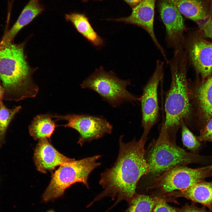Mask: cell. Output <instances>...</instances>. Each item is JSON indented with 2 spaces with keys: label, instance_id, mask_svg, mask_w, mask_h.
<instances>
[{
  "label": "cell",
  "instance_id": "24",
  "mask_svg": "<svg viewBox=\"0 0 212 212\" xmlns=\"http://www.w3.org/2000/svg\"><path fill=\"white\" fill-rule=\"evenodd\" d=\"M173 200L170 198L163 197L156 204L153 212H179V209L172 207L166 201Z\"/></svg>",
  "mask_w": 212,
  "mask_h": 212
},
{
  "label": "cell",
  "instance_id": "26",
  "mask_svg": "<svg viewBox=\"0 0 212 212\" xmlns=\"http://www.w3.org/2000/svg\"><path fill=\"white\" fill-rule=\"evenodd\" d=\"M201 28L205 36L212 40V19L209 17L202 25Z\"/></svg>",
  "mask_w": 212,
  "mask_h": 212
},
{
  "label": "cell",
  "instance_id": "19",
  "mask_svg": "<svg viewBox=\"0 0 212 212\" xmlns=\"http://www.w3.org/2000/svg\"><path fill=\"white\" fill-rule=\"evenodd\" d=\"M49 113L36 116L29 126L30 135L35 140L50 138L57 127Z\"/></svg>",
  "mask_w": 212,
  "mask_h": 212
},
{
  "label": "cell",
  "instance_id": "9",
  "mask_svg": "<svg viewBox=\"0 0 212 212\" xmlns=\"http://www.w3.org/2000/svg\"><path fill=\"white\" fill-rule=\"evenodd\" d=\"M56 121L64 120L67 123L62 126L77 130L80 134L77 143L82 146L85 142L98 139L111 134L113 127L105 118L86 114H68L60 115L49 113Z\"/></svg>",
  "mask_w": 212,
  "mask_h": 212
},
{
  "label": "cell",
  "instance_id": "6",
  "mask_svg": "<svg viewBox=\"0 0 212 212\" xmlns=\"http://www.w3.org/2000/svg\"><path fill=\"white\" fill-rule=\"evenodd\" d=\"M130 85V80H121L113 72H106L102 67H100L80 86L82 88H87L95 92L103 101L116 107L125 102L140 101V97L133 95L127 90V86Z\"/></svg>",
  "mask_w": 212,
  "mask_h": 212
},
{
  "label": "cell",
  "instance_id": "20",
  "mask_svg": "<svg viewBox=\"0 0 212 212\" xmlns=\"http://www.w3.org/2000/svg\"><path fill=\"white\" fill-rule=\"evenodd\" d=\"M163 197L136 194L128 202L124 212H153L156 203Z\"/></svg>",
  "mask_w": 212,
  "mask_h": 212
},
{
  "label": "cell",
  "instance_id": "22",
  "mask_svg": "<svg viewBox=\"0 0 212 212\" xmlns=\"http://www.w3.org/2000/svg\"><path fill=\"white\" fill-rule=\"evenodd\" d=\"M182 139L183 145L191 151L195 152L200 148V141L183 121L181 124Z\"/></svg>",
  "mask_w": 212,
  "mask_h": 212
},
{
  "label": "cell",
  "instance_id": "3",
  "mask_svg": "<svg viewBox=\"0 0 212 212\" xmlns=\"http://www.w3.org/2000/svg\"><path fill=\"white\" fill-rule=\"evenodd\" d=\"M24 45L11 42L0 45V79L4 100L18 101L34 97L39 91L33 78L38 68L29 65L24 53Z\"/></svg>",
  "mask_w": 212,
  "mask_h": 212
},
{
  "label": "cell",
  "instance_id": "21",
  "mask_svg": "<svg viewBox=\"0 0 212 212\" xmlns=\"http://www.w3.org/2000/svg\"><path fill=\"white\" fill-rule=\"evenodd\" d=\"M21 108L19 105L9 109L2 100H0V148L5 143L6 132L10 122Z\"/></svg>",
  "mask_w": 212,
  "mask_h": 212
},
{
  "label": "cell",
  "instance_id": "15",
  "mask_svg": "<svg viewBox=\"0 0 212 212\" xmlns=\"http://www.w3.org/2000/svg\"><path fill=\"white\" fill-rule=\"evenodd\" d=\"M170 198L183 197L207 207L212 211V181H204L187 188L172 192L165 196Z\"/></svg>",
  "mask_w": 212,
  "mask_h": 212
},
{
  "label": "cell",
  "instance_id": "31",
  "mask_svg": "<svg viewBox=\"0 0 212 212\" xmlns=\"http://www.w3.org/2000/svg\"><path fill=\"white\" fill-rule=\"evenodd\" d=\"M81 0L83 2H86L87 1L89 0ZM94 0L102 1L103 0Z\"/></svg>",
  "mask_w": 212,
  "mask_h": 212
},
{
  "label": "cell",
  "instance_id": "2",
  "mask_svg": "<svg viewBox=\"0 0 212 212\" xmlns=\"http://www.w3.org/2000/svg\"><path fill=\"white\" fill-rule=\"evenodd\" d=\"M187 64L186 52L181 48L174 51L168 64L171 80L170 88L165 93V117L163 121L170 140L175 144L182 122L190 125L193 116L189 97Z\"/></svg>",
  "mask_w": 212,
  "mask_h": 212
},
{
  "label": "cell",
  "instance_id": "23",
  "mask_svg": "<svg viewBox=\"0 0 212 212\" xmlns=\"http://www.w3.org/2000/svg\"><path fill=\"white\" fill-rule=\"evenodd\" d=\"M197 138L200 141L212 143V117L205 124Z\"/></svg>",
  "mask_w": 212,
  "mask_h": 212
},
{
  "label": "cell",
  "instance_id": "13",
  "mask_svg": "<svg viewBox=\"0 0 212 212\" xmlns=\"http://www.w3.org/2000/svg\"><path fill=\"white\" fill-rule=\"evenodd\" d=\"M188 87L193 116L196 111L205 124L212 117V74L201 84L188 82Z\"/></svg>",
  "mask_w": 212,
  "mask_h": 212
},
{
  "label": "cell",
  "instance_id": "12",
  "mask_svg": "<svg viewBox=\"0 0 212 212\" xmlns=\"http://www.w3.org/2000/svg\"><path fill=\"white\" fill-rule=\"evenodd\" d=\"M156 0H142L132 9L129 16L108 20L122 22L127 24L136 25L145 30L149 34L155 45L165 59H167L166 53L156 37L154 29L155 4Z\"/></svg>",
  "mask_w": 212,
  "mask_h": 212
},
{
  "label": "cell",
  "instance_id": "30",
  "mask_svg": "<svg viewBox=\"0 0 212 212\" xmlns=\"http://www.w3.org/2000/svg\"><path fill=\"white\" fill-rule=\"evenodd\" d=\"M203 168L212 169V165L203 167Z\"/></svg>",
  "mask_w": 212,
  "mask_h": 212
},
{
  "label": "cell",
  "instance_id": "5",
  "mask_svg": "<svg viewBox=\"0 0 212 212\" xmlns=\"http://www.w3.org/2000/svg\"><path fill=\"white\" fill-rule=\"evenodd\" d=\"M101 156L95 155L72 161L60 165L53 175L51 180L43 195L45 201L61 196L65 190L77 182L82 183L88 188L89 176L92 171L100 166L97 162Z\"/></svg>",
  "mask_w": 212,
  "mask_h": 212
},
{
  "label": "cell",
  "instance_id": "18",
  "mask_svg": "<svg viewBox=\"0 0 212 212\" xmlns=\"http://www.w3.org/2000/svg\"><path fill=\"white\" fill-rule=\"evenodd\" d=\"M64 18L67 21L71 22L77 31L92 45L97 47L103 45V39L94 29L85 14L71 13L65 14Z\"/></svg>",
  "mask_w": 212,
  "mask_h": 212
},
{
  "label": "cell",
  "instance_id": "1",
  "mask_svg": "<svg viewBox=\"0 0 212 212\" xmlns=\"http://www.w3.org/2000/svg\"><path fill=\"white\" fill-rule=\"evenodd\" d=\"M123 135L119 139V150L113 166L107 169L100 175L99 183L104 189L89 206L105 197L112 200L117 198L110 209L122 200L128 203L136 193L137 183L141 178L148 173L149 165L145 158V143L135 138L128 143L123 141Z\"/></svg>",
  "mask_w": 212,
  "mask_h": 212
},
{
  "label": "cell",
  "instance_id": "25",
  "mask_svg": "<svg viewBox=\"0 0 212 212\" xmlns=\"http://www.w3.org/2000/svg\"><path fill=\"white\" fill-rule=\"evenodd\" d=\"M179 212H209L204 207L199 208L192 204H186L181 208L179 209Z\"/></svg>",
  "mask_w": 212,
  "mask_h": 212
},
{
  "label": "cell",
  "instance_id": "8",
  "mask_svg": "<svg viewBox=\"0 0 212 212\" xmlns=\"http://www.w3.org/2000/svg\"><path fill=\"white\" fill-rule=\"evenodd\" d=\"M164 62L158 60L155 70L143 88L141 105V126L143 132L140 140L145 143L150 130L159 118L158 88L163 76Z\"/></svg>",
  "mask_w": 212,
  "mask_h": 212
},
{
  "label": "cell",
  "instance_id": "7",
  "mask_svg": "<svg viewBox=\"0 0 212 212\" xmlns=\"http://www.w3.org/2000/svg\"><path fill=\"white\" fill-rule=\"evenodd\" d=\"M211 176L212 169L177 166L151 179L147 191L158 194V196L164 197L174 191L186 189Z\"/></svg>",
  "mask_w": 212,
  "mask_h": 212
},
{
  "label": "cell",
  "instance_id": "17",
  "mask_svg": "<svg viewBox=\"0 0 212 212\" xmlns=\"http://www.w3.org/2000/svg\"><path fill=\"white\" fill-rule=\"evenodd\" d=\"M173 4L186 18L196 22L209 17L208 1L206 0H167Z\"/></svg>",
  "mask_w": 212,
  "mask_h": 212
},
{
  "label": "cell",
  "instance_id": "10",
  "mask_svg": "<svg viewBox=\"0 0 212 212\" xmlns=\"http://www.w3.org/2000/svg\"><path fill=\"white\" fill-rule=\"evenodd\" d=\"M159 7L166 29L168 46L174 51L183 47L186 28L182 14L175 5L167 0H160Z\"/></svg>",
  "mask_w": 212,
  "mask_h": 212
},
{
  "label": "cell",
  "instance_id": "4",
  "mask_svg": "<svg viewBox=\"0 0 212 212\" xmlns=\"http://www.w3.org/2000/svg\"><path fill=\"white\" fill-rule=\"evenodd\" d=\"M145 158L149 167L146 175L151 179L174 167L205 160V157L188 152L172 143L161 132L149 145Z\"/></svg>",
  "mask_w": 212,
  "mask_h": 212
},
{
  "label": "cell",
  "instance_id": "32",
  "mask_svg": "<svg viewBox=\"0 0 212 212\" xmlns=\"http://www.w3.org/2000/svg\"><path fill=\"white\" fill-rule=\"evenodd\" d=\"M48 212H54L52 211H49Z\"/></svg>",
  "mask_w": 212,
  "mask_h": 212
},
{
  "label": "cell",
  "instance_id": "16",
  "mask_svg": "<svg viewBox=\"0 0 212 212\" xmlns=\"http://www.w3.org/2000/svg\"><path fill=\"white\" fill-rule=\"evenodd\" d=\"M39 0H30L24 7L16 22L3 38L0 45L11 42L18 33L44 10Z\"/></svg>",
  "mask_w": 212,
  "mask_h": 212
},
{
  "label": "cell",
  "instance_id": "14",
  "mask_svg": "<svg viewBox=\"0 0 212 212\" xmlns=\"http://www.w3.org/2000/svg\"><path fill=\"white\" fill-rule=\"evenodd\" d=\"M34 158L37 170L44 173L74 159L68 158L59 152L47 138L39 140L34 151Z\"/></svg>",
  "mask_w": 212,
  "mask_h": 212
},
{
  "label": "cell",
  "instance_id": "28",
  "mask_svg": "<svg viewBox=\"0 0 212 212\" xmlns=\"http://www.w3.org/2000/svg\"><path fill=\"white\" fill-rule=\"evenodd\" d=\"M209 17L212 19V0H209Z\"/></svg>",
  "mask_w": 212,
  "mask_h": 212
},
{
  "label": "cell",
  "instance_id": "11",
  "mask_svg": "<svg viewBox=\"0 0 212 212\" xmlns=\"http://www.w3.org/2000/svg\"><path fill=\"white\" fill-rule=\"evenodd\" d=\"M185 48L196 71L204 80L212 74V43L200 37L192 36L184 38Z\"/></svg>",
  "mask_w": 212,
  "mask_h": 212
},
{
  "label": "cell",
  "instance_id": "27",
  "mask_svg": "<svg viewBox=\"0 0 212 212\" xmlns=\"http://www.w3.org/2000/svg\"><path fill=\"white\" fill-rule=\"evenodd\" d=\"M132 9L138 5L142 0H123Z\"/></svg>",
  "mask_w": 212,
  "mask_h": 212
},
{
  "label": "cell",
  "instance_id": "29",
  "mask_svg": "<svg viewBox=\"0 0 212 212\" xmlns=\"http://www.w3.org/2000/svg\"><path fill=\"white\" fill-rule=\"evenodd\" d=\"M4 90L2 86L0 85V100H3L4 96Z\"/></svg>",
  "mask_w": 212,
  "mask_h": 212
}]
</instances>
